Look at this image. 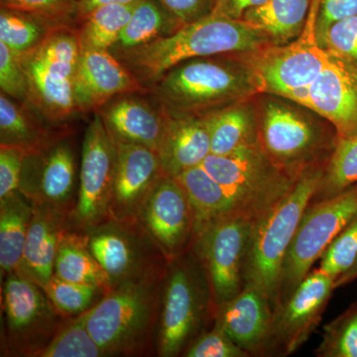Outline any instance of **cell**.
<instances>
[{
    "label": "cell",
    "mask_w": 357,
    "mask_h": 357,
    "mask_svg": "<svg viewBox=\"0 0 357 357\" xmlns=\"http://www.w3.org/2000/svg\"><path fill=\"white\" fill-rule=\"evenodd\" d=\"M268 45L271 44L267 37L243 20L211 13L181 26L168 36L112 54L149 89L168 70L185 61L252 53Z\"/></svg>",
    "instance_id": "cell-1"
},
{
    "label": "cell",
    "mask_w": 357,
    "mask_h": 357,
    "mask_svg": "<svg viewBox=\"0 0 357 357\" xmlns=\"http://www.w3.org/2000/svg\"><path fill=\"white\" fill-rule=\"evenodd\" d=\"M167 271L126 282L86 312V328L105 356L156 354Z\"/></svg>",
    "instance_id": "cell-2"
},
{
    "label": "cell",
    "mask_w": 357,
    "mask_h": 357,
    "mask_svg": "<svg viewBox=\"0 0 357 357\" xmlns=\"http://www.w3.org/2000/svg\"><path fill=\"white\" fill-rule=\"evenodd\" d=\"M192 59L168 70L149 89L168 114L206 115L259 93L244 59Z\"/></svg>",
    "instance_id": "cell-3"
},
{
    "label": "cell",
    "mask_w": 357,
    "mask_h": 357,
    "mask_svg": "<svg viewBox=\"0 0 357 357\" xmlns=\"http://www.w3.org/2000/svg\"><path fill=\"white\" fill-rule=\"evenodd\" d=\"M326 164L301 174L280 203L256 222L244 267L245 285L264 294L272 306L278 303L282 267L307 206L318 192Z\"/></svg>",
    "instance_id": "cell-4"
},
{
    "label": "cell",
    "mask_w": 357,
    "mask_h": 357,
    "mask_svg": "<svg viewBox=\"0 0 357 357\" xmlns=\"http://www.w3.org/2000/svg\"><path fill=\"white\" fill-rule=\"evenodd\" d=\"M215 321L210 285L192 251L169 263L162 296L156 356H183Z\"/></svg>",
    "instance_id": "cell-5"
},
{
    "label": "cell",
    "mask_w": 357,
    "mask_h": 357,
    "mask_svg": "<svg viewBox=\"0 0 357 357\" xmlns=\"http://www.w3.org/2000/svg\"><path fill=\"white\" fill-rule=\"evenodd\" d=\"M82 48L76 28H56L34 50L20 58L27 77L29 105L51 121L77 112L75 77Z\"/></svg>",
    "instance_id": "cell-6"
},
{
    "label": "cell",
    "mask_w": 357,
    "mask_h": 357,
    "mask_svg": "<svg viewBox=\"0 0 357 357\" xmlns=\"http://www.w3.org/2000/svg\"><path fill=\"white\" fill-rule=\"evenodd\" d=\"M312 3L306 28L287 44L268 45L243 54L259 93L285 98L303 107L307 91L326 69L330 56L319 45L316 33L317 13Z\"/></svg>",
    "instance_id": "cell-7"
},
{
    "label": "cell",
    "mask_w": 357,
    "mask_h": 357,
    "mask_svg": "<svg viewBox=\"0 0 357 357\" xmlns=\"http://www.w3.org/2000/svg\"><path fill=\"white\" fill-rule=\"evenodd\" d=\"M202 166L222 185L237 211L255 223L287 196L300 177L277 166L260 143L227 156L208 155Z\"/></svg>",
    "instance_id": "cell-8"
},
{
    "label": "cell",
    "mask_w": 357,
    "mask_h": 357,
    "mask_svg": "<svg viewBox=\"0 0 357 357\" xmlns=\"http://www.w3.org/2000/svg\"><path fill=\"white\" fill-rule=\"evenodd\" d=\"M258 128L263 151L277 166L295 176L310 167L326 164L337 139L312 117L279 100L264 103Z\"/></svg>",
    "instance_id": "cell-9"
},
{
    "label": "cell",
    "mask_w": 357,
    "mask_h": 357,
    "mask_svg": "<svg viewBox=\"0 0 357 357\" xmlns=\"http://www.w3.org/2000/svg\"><path fill=\"white\" fill-rule=\"evenodd\" d=\"M356 215L357 185L332 198L311 202L284 260L277 306L302 283L314 262Z\"/></svg>",
    "instance_id": "cell-10"
},
{
    "label": "cell",
    "mask_w": 357,
    "mask_h": 357,
    "mask_svg": "<svg viewBox=\"0 0 357 357\" xmlns=\"http://www.w3.org/2000/svg\"><path fill=\"white\" fill-rule=\"evenodd\" d=\"M2 310L1 352L6 356L34 357L51 342L65 319L44 289L18 272L6 276Z\"/></svg>",
    "instance_id": "cell-11"
},
{
    "label": "cell",
    "mask_w": 357,
    "mask_h": 357,
    "mask_svg": "<svg viewBox=\"0 0 357 357\" xmlns=\"http://www.w3.org/2000/svg\"><path fill=\"white\" fill-rule=\"evenodd\" d=\"M255 222L236 213L202 232L192 251L203 267L215 312L243 290L244 267Z\"/></svg>",
    "instance_id": "cell-12"
},
{
    "label": "cell",
    "mask_w": 357,
    "mask_h": 357,
    "mask_svg": "<svg viewBox=\"0 0 357 357\" xmlns=\"http://www.w3.org/2000/svg\"><path fill=\"white\" fill-rule=\"evenodd\" d=\"M83 232L89 250L109 276L112 290L169 266L139 222L107 220Z\"/></svg>",
    "instance_id": "cell-13"
},
{
    "label": "cell",
    "mask_w": 357,
    "mask_h": 357,
    "mask_svg": "<svg viewBox=\"0 0 357 357\" xmlns=\"http://www.w3.org/2000/svg\"><path fill=\"white\" fill-rule=\"evenodd\" d=\"M116 144L96 112L84 132L76 208L73 227L86 231L109 220L116 169Z\"/></svg>",
    "instance_id": "cell-14"
},
{
    "label": "cell",
    "mask_w": 357,
    "mask_h": 357,
    "mask_svg": "<svg viewBox=\"0 0 357 357\" xmlns=\"http://www.w3.org/2000/svg\"><path fill=\"white\" fill-rule=\"evenodd\" d=\"M335 280L318 268L274 309L271 356H287L317 330L335 290Z\"/></svg>",
    "instance_id": "cell-15"
},
{
    "label": "cell",
    "mask_w": 357,
    "mask_h": 357,
    "mask_svg": "<svg viewBox=\"0 0 357 357\" xmlns=\"http://www.w3.org/2000/svg\"><path fill=\"white\" fill-rule=\"evenodd\" d=\"M20 191L33 204H48L72 218L79 185L74 150L67 137L26 155Z\"/></svg>",
    "instance_id": "cell-16"
},
{
    "label": "cell",
    "mask_w": 357,
    "mask_h": 357,
    "mask_svg": "<svg viewBox=\"0 0 357 357\" xmlns=\"http://www.w3.org/2000/svg\"><path fill=\"white\" fill-rule=\"evenodd\" d=\"M138 222L168 262L192 250L195 241L191 204L177 178L164 175L149 195Z\"/></svg>",
    "instance_id": "cell-17"
},
{
    "label": "cell",
    "mask_w": 357,
    "mask_h": 357,
    "mask_svg": "<svg viewBox=\"0 0 357 357\" xmlns=\"http://www.w3.org/2000/svg\"><path fill=\"white\" fill-rule=\"evenodd\" d=\"M114 141L117 150L116 169L109 220L138 222L145 202L164 176L161 162L158 154L150 148L136 143Z\"/></svg>",
    "instance_id": "cell-18"
},
{
    "label": "cell",
    "mask_w": 357,
    "mask_h": 357,
    "mask_svg": "<svg viewBox=\"0 0 357 357\" xmlns=\"http://www.w3.org/2000/svg\"><path fill=\"white\" fill-rule=\"evenodd\" d=\"M303 107L330 122L337 139L356 135L357 61L330 56L326 69L310 86Z\"/></svg>",
    "instance_id": "cell-19"
},
{
    "label": "cell",
    "mask_w": 357,
    "mask_h": 357,
    "mask_svg": "<svg viewBox=\"0 0 357 357\" xmlns=\"http://www.w3.org/2000/svg\"><path fill=\"white\" fill-rule=\"evenodd\" d=\"M77 112H98L112 98L148 89L110 51L82 50L75 77Z\"/></svg>",
    "instance_id": "cell-20"
},
{
    "label": "cell",
    "mask_w": 357,
    "mask_h": 357,
    "mask_svg": "<svg viewBox=\"0 0 357 357\" xmlns=\"http://www.w3.org/2000/svg\"><path fill=\"white\" fill-rule=\"evenodd\" d=\"M274 307L266 296L245 285L234 299L218 307L213 324L249 356H271Z\"/></svg>",
    "instance_id": "cell-21"
},
{
    "label": "cell",
    "mask_w": 357,
    "mask_h": 357,
    "mask_svg": "<svg viewBox=\"0 0 357 357\" xmlns=\"http://www.w3.org/2000/svg\"><path fill=\"white\" fill-rule=\"evenodd\" d=\"M128 93L112 98L98 109L112 137L124 142L136 143L158 154L165 134L168 112L160 105Z\"/></svg>",
    "instance_id": "cell-22"
},
{
    "label": "cell",
    "mask_w": 357,
    "mask_h": 357,
    "mask_svg": "<svg viewBox=\"0 0 357 357\" xmlns=\"http://www.w3.org/2000/svg\"><path fill=\"white\" fill-rule=\"evenodd\" d=\"M70 215L48 204H34L18 273L46 287L54 276L61 237L70 225Z\"/></svg>",
    "instance_id": "cell-23"
},
{
    "label": "cell",
    "mask_w": 357,
    "mask_h": 357,
    "mask_svg": "<svg viewBox=\"0 0 357 357\" xmlns=\"http://www.w3.org/2000/svg\"><path fill=\"white\" fill-rule=\"evenodd\" d=\"M211 155V136L206 115L168 114L165 134L158 156L164 175L177 177L201 166Z\"/></svg>",
    "instance_id": "cell-24"
},
{
    "label": "cell",
    "mask_w": 357,
    "mask_h": 357,
    "mask_svg": "<svg viewBox=\"0 0 357 357\" xmlns=\"http://www.w3.org/2000/svg\"><path fill=\"white\" fill-rule=\"evenodd\" d=\"M175 178L191 204L195 239L208 227L238 213L229 195L203 166L189 169Z\"/></svg>",
    "instance_id": "cell-25"
},
{
    "label": "cell",
    "mask_w": 357,
    "mask_h": 357,
    "mask_svg": "<svg viewBox=\"0 0 357 357\" xmlns=\"http://www.w3.org/2000/svg\"><path fill=\"white\" fill-rule=\"evenodd\" d=\"M206 116L211 154L227 156L259 144L258 119L248 100L232 103Z\"/></svg>",
    "instance_id": "cell-26"
},
{
    "label": "cell",
    "mask_w": 357,
    "mask_h": 357,
    "mask_svg": "<svg viewBox=\"0 0 357 357\" xmlns=\"http://www.w3.org/2000/svg\"><path fill=\"white\" fill-rule=\"evenodd\" d=\"M314 0H269L250 9L241 20L267 37L271 45L287 44L306 28Z\"/></svg>",
    "instance_id": "cell-27"
},
{
    "label": "cell",
    "mask_w": 357,
    "mask_h": 357,
    "mask_svg": "<svg viewBox=\"0 0 357 357\" xmlns=\"http://www.w3.org/2000/svg\"><path fill=\"white\" fill-rule=\"evenodd\" d=\"M54 275L65 281L112 290L109 276L89 250L86 236L73 227L65 230L59 243Z\"/></svg>",
    "instance_id": "cell-28"
},
{
    "label": "cell",
    "mask_w": 357,
    "mask_h": 357,
    "mask_svg": "<svg viewBox=\"0 0 357 357\" xmlns=\"http://www.w3.org/2000/svg\"><path fill=\"white\" fill-rule=\"evenodd\" d=\"M34 204L20 191L0 199L1 276L18 272Z\"/></svg>",
    "instance_id": "cell-29"
},
{
    "label": "cell",
    "mask_w": 357,
    "mask_h": 357,
    "mask_svg": "<svg viewBox=\"0 0 357 357\" xmlns=\"http://www.w3.org/2000/svg\"><path fill=\"white\" fill-rule=\"evenodd\" d=\"M24 103L0 93V146H13L36 153L59 137L52 135L30 114Z\"/></svg>",
    "instance_id": "cell-30"
},
{
    "label": "cell",
    "mask_w": 357,
    "mask_h": 357,
    "mask_svg": "<svg viewBox=\"0 0 357 357\" xmlns=\"http://www.w3.org/2000/svg\"><path fill=\"white\" fill-rule=\"evenodd\" d=\"M183 26L157 0H138L112 53L135 48L168 36Z\"/></svg>",
    "instance_id": "cell-31"
},
{
    "label": "cell",
    "mask_w": 357,
    "mask_h": 357,
    "mask_svg": "<svg viewBox=\"0 0 357 357\" xmlns=\"http://www.w3.org/2000/svg\"><path fill=\"white\" fill-rule=\"evenodd\" d=\"M137 2L100 7L77 20L82 50L110 51L119 41Z\"/></svg>",
    "instance_id": "cell-32"
},
{
    "label": "cell",
    "mask_w": 357,
    "mask_h": 357,
    "mask_svg": "<svg viewBox=\"0 0 357 357\" xmlns=\"http://www.w3.org/2000/svg\"><path fill=\"white\" fill-rule=\"evenodd\" d=\"M58 27L62 26L33 14L6 6L0 9V42L17 56L36 49Z\"/></svg>",
    "instance_id": "cell-33"
},
{
    "label": "cell",
    "mask_w": 357,
    "mask_h": 357,
    "mask_svg": "<svg viewBox=\"0 0 357 357\" xmlns=\"http://www.w3.org/2000/svg\"><path fill=\"white\" fill-rule=\"evenodd\" d=\"M357 185V134L337 139L326 162L318 192L312 202L323 201Z\"/></svg>",
    "instance_id": "cell-34"
},
{
    "label": "cell",
    "mask_w": 357,
    "mask_h": 357,
    "mask_svg": "<svg viewBox=\"0 0 357 357\" xmlns=\"http://www.w3.org/2000/svg\"><path fill=\"white\" fill-rule=\"evenodd\" d=\"M105 356L91 337L86 326V312L65 318L60 328L44 349L34 357H102Z\"/></svg>",
    "instance_id": "cell-35"
},
{
    "label": "cell",
    "mask_w": 357,
    "mask_h": 357,
    "mask_svg": "<svg viewBox=\"0 0 357 357\" xmlns=\"http://www.w3.org/2000/svg\"><path fill=\"white\" fill-rule=\"evenodd\" d=\"M44 290L53 306L64 318L88 312L107 294L105 289L98 286L65 281L55 275Z\"/></svg>",
    "instance_id": "cell-36"
},
{
    "label": "cell",
    "mask_w": 357,
    "mask_h": 357,
    "mask_svg": "<svg viewBox=\"0 0 357 357\" xmlns=\"http://www.w3.org/2000/svg\"><path fill=\"white\" fill-rule=\"evenodd\" d=\"M319 357H357V301L324 326Z\"/></svg>",
    "instance_id": "cell-37"
},
{
    "label": "cell",
    "mask_w": 357,
    "mask_h": 357,
    "mask_svg": "<svg viewBox=\"0 0 357 357\" xmlns=\"http://www.w3.org/2000/svg\"><path fill=\"white\" fill-rule=\"evenodd\" d=\"M357 258V215L347 223L319 258L318 269L337 281Z\"/></svg>",
    "instance_id": "cell-38"
},
{
    "label": "cell",
    "mask_w": 357,
    "mask_h": 357,
    "mask_svg": "<svg viewBox=\"0 0 357 357\" xmlns=\"http://www.w3.org/2000/svg\"><path fill=\"white\" fill-rule=\"evenodd\" d=\"M1 6L38 16L58 26L77 22L79 0H1Z\"/></svg>",
    "instance_id": "cell-39"
},
{
    "label": "cell",
    "mask_w": 357,
    "mask_h": 357,
    "mask_svg": "<svg viewBox=\"0 0 357 357\" xmlns=\"http://www.w3.org/2000/svg\"><path fill=\"white\" fill-rule=\"evenodd\" d=\"M0 89L1 93L24 105H29L27 77L20 58L0 42Z\"/></svg>",
    "instance_id": "cell-40"
},
{
    "label": "cell",
    "mask_w": 357,
    "mask_h": 357,
    "mask_svg": "<svg viewBox=\"0 0 357 357\" xmlns=\"http://www.w3.org/2000/svg\"><path fill=\"white\" fill-rule=\"evenodd\" d=\"M182 356L250 357L215 324L211 331H206L199 335Z\"/></svg>",
    "instance_id": "cell-41"
},
{
    "label": "cell",
    "mask_w": 357,
    "mask_h": 357,
    "mask_svg": "<svg viewBox=\"0 0 357 357\" xmlns=\"http://www.w3.org/2000/svg\"><path fill=\"white\" fill-rule=\"evenodd\" d=\"M319 45L332 57L357 61V15L331 25Z\"/></svg>",
    "instance_id": "cell-42"
},
{
    "label": "cell",
    "mask_w": 357,
    "mask_h": 357,
    "mask_svg": "<svg viewBox=\"0 0 357 357\" xmlns=\"http://www.w3.org/2000/svg\"><path fill=\"white\" fill-rule=\"evenodd\" d=\"M27 152L20 148L0 146V199L20 191Z\"/></svg>",
    "instance_id": "cell-43"
},
{
    "label": "cell",
    "mask_w": 357,
    "mask_h": 357,
    "mask_svg": "<svg viewBox=\"0 0 357 357\" xmlns=\"http://www.w3.org/2000/svg\"><path fill=\"white\" fill-rule=\"evenodd\" d=\"M357 15V0H319L316 33L319 43L331 25Z\"/></svg>",
    "instance_id": "cell-44"
},
{
    "label": "cell",
    "mask_w": 357,
    "mask_h": 357,
    "mask_svg": "<svg viewBox=\"0 0 357 357\" xmlns=\"http://www.w3.org/2000/svg\"><path fill=\"white\" fill-rule=\"evenodd\" d=\"M182 25L202 20L213 13L215 0H157Z\"/></svg>",
    "instance_id": "cell-45"
},
{
    "label": "cell",
    "mask_w": 357,
    "mask_h": 357,
    "mask_svg": "<svg viewBox=\"0 0 357 357\" xmlns=\"http://www.w3.org/2000/svg\"><path fill=\"white\" fill-rule=\"evenodd\" d=\"M268 1L269 0H215L213 13L241 20L246 11L264 6Z\"/></svg>",
    "instance_id": "cell-46"
},
{
    "label": "cell",
    "mask_w": 357,
    "mask_h": 357,
    "mask_svg": "<svg viewBox=\"0 0 357 357\" xmlns=\"http://www.w3.org/2000/svg\"><path fill=\"white\" fill-rule=\"evenodd\" d=\"M138 0H79L77 6V20L83 18L86 14L100 8V7L107 6H116V4H131Z\"/></svg>",
    "instance_id": "cell-47"
},
{
    "label": "cell",
    "mask_w": 357,
    "mask_h": 357,
    "mask_svg": "<svg viewBox=\"0 0 357 357\" xmlns=\"http://www.w3.org/2000/svg\"><path fill=\"white\" fill-rule=\"evenodd\" d=\"M357 279V258L354 264L352 265L351 269L349 271L345 272L344 274H342L340 278L337 279L335 281V289L342 287V286L347 285V284L351 283L354 280Z\"/></svg>",
    "instance_id": "cell-48"
},
{
    "label": "cell",
    "mask_w": 357,
    "mask_h": 357,
    "mask_svg": "<svg viewBox=\"0 0 357 357\" xmlns=\"http://www.w3.org/2000/svg\"></svg>",
    "instance_id": "cell-49"
}]
</instances>
